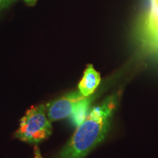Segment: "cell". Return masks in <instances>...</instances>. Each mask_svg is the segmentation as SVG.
I'll use <instances>...</instances> for the list:
<instances>
[{
    "label": "cell",
    "mask_w": 158,
    "mask_h": 158,
    "mask_svg": "<svg viewBox=\"0 0 158 158\" xmlns=\"http://www.w3.org/2000/svg\"><path fill=\"white\" fill-rule=\"evenodd\" d=\"M118 94L108 97L89 113L68 141L54 158H84L106 137Z\"/></svg>",
    "instance_id": "obj_1"
},
{
    "label": "cell",
    "mask_w": 158,
    "mask_h": 158,
    "mask_svg": "<svg viewBox=\"0 0 158 158\" xmlns=\"http://www.w3.org/2000/svg\"><path fill=\"white\" fill-rule=\"evenodd\" d=\"M52 133L51 122L46 115L44 105L33 106L21 118L15 137L21 141L38 144L46 140Z\"/></svg>",
    "instance_id": "obj_2"
},
{
    "label": "cell",
    "mask_w": 158,
    "mask_h": 158,
    "mask_svg": "<svg viewBox=\"0 0 158 158\" xmlns=\"http://www.w3.org/2000/svg\"><path fill=\"white\" fill-rule=\"evenodd\" d=\"M85 96L79 91L70 92L46 105V113L51 122L70 117Z\"/></svg>",
    "instance_id": "obj_3"
},
{
    "label": "cell",
    "mask_w": 158,
    "mask_h": 158,
    "mask_svg": "<svg viewBox=\"0 0 158 158\" xmlns=\"http://www.w3.org/2000/svg\"><path fill=\"white\" fill-rule=\"evenodd\" d=\"M100 83V76L92 64H89L78 84V91L85 97L91 96Z\"/></svg>",
    "instance_id": "obj_4"
},
{
    "label": "cell",
    "mask_w": 158,
    "mask_h": 158,
    "mask_svg": "<svg viewBox=\"0 0 158 158\" xmlns=\"http://www.w3.org/2000/svg\"><path fill=\"white\" fill-rule=\"evenodd\" d=\"M94 100L93 96H89L85 97L83 100L79 102L78 106H76V109L73 112L70 116L71 122L77 127L79 124H81L84 119L86 118V116H88L89 113V108L91 103H92V100Z\"/></svg>",
    "instance_id": "obj_5"
},
{
    "label": "cell",
    "mask_w": 158,
    "mask_h": 158,
    "mask_svg": "<svg viewBox=\"0 0 158 158\" xmlns=\"http://www.w3.org/2000/svg\"><path fill=\"white\" fill-rule=\"evenodd\" d=\"M158 27V0H152L151 9L147 15L143 27V32H147Z\"/></svg>",
    "instance_id": "obj_6"
},
{
    "label": "cell",
    "mask_w": 158,
    "mask_h": 158,
    "mask_svg": "<svg viewBox=\"0 0 158 158\" xmlns=\"http://www.w3.org/2000/svg\"><path fill=\"white\" fill-rule=\"evenodd\" d=\"M143 37L147 46L158 53V27L147 32H143Z\"/></svg>",
    "instance_id": "obj_7"
},
{
    "label": "cell",
    "mask_w": 158,
    "mask_h": 158,
    "mask_svg": "<svg viewBox=\"0 0 158 158\" xmlns=\"http://www.w3.org/2000/svg\"><path fill=\"white\" fill-rule=\"evenodd\" d=\"M14 0H0V9H2L4 7H7Z\"/></svg>",
    "instance_id": "obj_8"
},
{
    "label": "cell",
    "mask_w": 158,
    "mask_h": 158,
    "mask_svg": "<svg viewBox=\"0 0 158 158\" xmlns=\"http://www.w3.org/2000/svg\"><path fill=\"white\" fill-rule=\"evenodd\" d=\"M23 1H24L25 2L27 3L28 5L33 6V5H35V3L37 2V0H23Z\"/></svg>",
    "instance_id": "obj_9"
},
{
    "label": "cell",
    "mask_w": 158,
    "mask_h": 158,
    "mask_svg": "<svg viewBox=\"0 0 158 158\" xmlns=\"http://www.w3.org/2000/svg\"><path fill=\"white\" fill-rule=\"evenodd\" d=\"M36 155H37V158H42V157H41V156L39 155L38 152H36Z\"/></svg>",
    "instance_id": "obj_10"
}]
</instances>
